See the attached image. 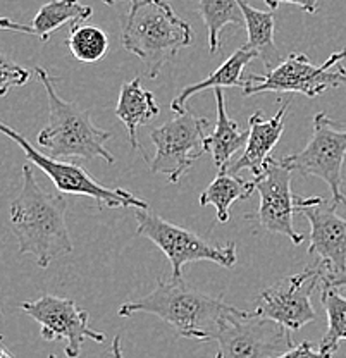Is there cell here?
I'll return each mask as SVG.
<instances>
[{"label": "cell", "mask_w": 346, "mask_h": 358, "mask_svg": "<svg viewBox=\"0 0 346 358\" xmlns=\"http://www.w3.org/2000/svg\"><path fill=\"white\" fill-rule=\"evenodd\" d=\"M48 358H57V355H54V353H52V355H50V357H48Z\"/></svg>", "instance_id": "cell-33"}, {"label": "cell", "mask_w": 346, "mask_h": 358, "mask_svg": "<svg viewBox=\"0 0 346 358\" xmlns=\"http://www.w3.org/2000/svg\"><path fill=\"white\" fill-rule=\"evenodd\" d=\"M159 112H161V109L155 102L154 93L141 87L138 78L122 83L117 106H115V115L124 124V128L128 129L133 148H141L140 141L136 140L138 138L136 131H138L140 126L147 124L148 121L157 117Z\"/></svg>", "instance_id": "cell-19"}, {"label": "cell", "mask_w": 346, "mask_h": 358, "mask_svg": "<svg viewBox=\"0 0 346 358\" xmlns=\"http://www.w3.org/2000/svg\"><path fill=\"white\" fill-rule=\"evenodd\" d=\"M208 124V119L183 110L161 128L152 129L150 138L155 145V157L150 162L152 173L167 176L171 182H180L192 169L193 162L207 152Z\"/></svg>", "instance_id": "cell-8"}, {"label": "cell", "mask_w": 346, "mask_h": 358, "mask_svg": "<svg viewBox=\"0 0 346 358\" xmlns=\"http://www.w3.org/2000/svg\"><path fill=\"white\" fill-rule=\"evenodd\" d=\"M135 217L138 222V236L147 238L162 250L164 255L169 259L174 279H181L183 267L189 262L207 260L228 268L236 264V245L233 241L226 245L210 243L193 231L166 221L150 208H136Z\"/></svg>", "instance_id": "cell-5"}, {"label": "cell", "mask_w": 346, "mask_h": 358, "mask_svg": "<svg viewBox=\"0 0 346 358\" xmlns=\"http://www.w3.org/2000/svg\"><path fill=\"white\" fill-rule=\"evenodd\" d=\"M0 358H14V357L7 352V348H3L2 346V348H0Z\"/></svg>", "instance_id": "cell-31"}, {"label": "cell", "mask_w": 346, "mask_h": 358, "mask_svg": "<svg viewBox=\"0 0 346 358\" xmlns=\"http://www.w3.org/2000/svg\"><path fill=\"white\" fill-rule=\"evenodd\" d=\"M68 201L61 193H48L36 181L29 164L23 167V186L10 203V226L21 255H33L45 268L59 257L73 252Z\"/></svg>", "instance_id": "cell-1"}, {"label": "cell", "mask_w": 346, "mask_h": 358, "mask_svg": "<svg viewBox=\"0 0 346 358\" xmlns=\"http://www.w3.org/2000/svg\"><path fill=\"white\" fill-rule=\"evenodd\" d=\"M35 74L45 88L48 99V122L38 133V145L45 154L59 160H90L100 157L109 166L114 164L115 157L106 147L110 133L92 121L90 112L62 100L47 69L36 66Z\"/></svg>", "instance_id": "cell-4"}, {"label": "cell", "mask_w": 346, "mask_h": 358, "mask_svg": "<svg viewBox=\"0 0 346 358\" xmlns=\"http://www.w3.org/2000/svg\"><path fill=\"white\" fill-rule=\"evenodd\" d=\"M193 29L167 0H131L121 21V43L138 55L150 80L181 50L193 43Z\"/></svg>", "instance_id": "cell-3"}, {"label": "cell", "mask_w": 346, "mask_h": 358, "mask_svg": "<svg viewBox=\"0 0 346 358\" xmlns=\"http://www.w3.org/2000/svg\"><path fill=\"white\" fill-rule=\"evenodd\" d=\"M289 109V102L282 103L273 117L266 119L262 110H257L248 119V141L243 154L234 164L228 167V173L238 174L241 171L248 169L254 178L260 176L267 164L273 160L274 147L281 140V134L284 131V115Z\"/></svg>", "instance_id": "cell-15"}, {"label": "cell", "mask_w": 346, "mask_h": 358, "mask_svg": "<svg viewBox=\"0 0 346 358\" xmlns=\"http://www.w3.org/2000/svg\"><path fill=\"white\" fill-rule=\"evenodd\" d=\"M92 14V7L85 6L80 0H50L45 6L40 7L36 16L28 24L3 17L0 21V26H2V29L24 33V35L36 36L42 42H48L52 33L59 31L62 26L69 24L73 28V26L80 24V22L90 20Z\"/></svg>", "instance_id": "cell-16"}, {"label": "cell", "mask_w": 346, "mask_h": 358, "mask_svg": "<svg viewBox=\"0 0 346 358\" xmlns=\"http://www.w3.org/2000/svg\"><path fill=\"white\" fill-rule=\"evenodd\" d=\"M215 341V358H277L293 346L289 331L255 312L231 317Z\"/></svg>", "instance_id": "cell-11"}, {"label": "cell", "mask_w": 346, "mask_h": 358, "mask_svg": "<svg viewBox=\"0 0 346 358\" xmlns=\"http://www.w3.org/2000/svg\"><path fill=\"white\" fill-rule=\"evenodd\" d=\"M66 47L69 48L71 55L76 61L93 64V62L102 61L109 50V38L106 31L99 26L92 24H80L73 26L68 35Z\"/></svg>", "instance_id": "cell-24"}, {"label": "cell", "mask_w": 346, "mask_h": 358, "mask_svg": "<svg viewBox=\"0 0 346 358\" xmlns=\"http://www.w3.org/2000/svg\"><path fill=\"white\" fill-rule=\"evenodd\" d=\"M277 358H326L321 350H314L310 341H301L298 345H293L288 352H284Z\"/></svg>", "instance_id": "cell-26"}, {"label": "cell", "mask_w": 346, "mask_h": 358, "mask_svg": "<svg viewBox=\"0 0 346 358\" xmlns=\"http://www.w3.org/2000/svg\"><path fill=\"white\" fill-rule=\"evenodd\" d=\"M266 3L271 7V10H276L281 3H295L308 14H315L319 9V0H266Z\"/></svg>", "instance_id": "cell-27"}, {"label": "cell", "mask_w": 346, "mask_h": 358, "mask_svg": "<svg viewBox=\"0 0 346 358\" xmlns=\"http://www.w3.org/2000/svg\"><path fill=\"white\" fill-rule=\"evenodd\" d=\"M291 174L293 171L273 159L264 173L254 179L260 196L257 217L266 231L289 238L293 245H301L303 234H300L293 224L301 196L293 195Z\"/></svg>", "instance_id": "cell-13"}, {"label": "cell", "mask_w": 346, "mask_h": 358, "mask_svg": "<svg viewBox=\"0 0 346 358\" xmlns=\"http://www.w3.org/2000/svg\"><path fill=\"white\" fill-rule=\"evenodd\" d=\"M338 205L317 196L308 207H300L301 214L310 222L308 253L317 255V262L326 267L327 274L346 272V219L336 212Z\"/></svg>", "instance_id": "cell-14"}, {"label": "cell", "mask_w": 346, "mask_h": 358, "mask_svg": "<svg viewBox=\"0 0 346 358\" xmlns=\"http://www.w3.org/2000/svg\"><path fill=\"white\" fill-rule=\"evenodd\" d=\"M326 272V267L317 262L303 272L279 279L269 288L260 291L254 312L260 319L273 320L289 333H296L317 319L312 305V293L317 286H322Z\"/></svg>", "instance_id": "cell-9"}, {"label": "cell", "mask_w": 346, "mask_h": 358, "mask_svg": "<svg viewBox=\"0 0 346 358\" xmlns=\"http://www.w3.org/2000/svg\"><path fill=\"white\" fill-rule=\"evenodd\" d=\"M254 189V181L238 178L236 174H231L228 171H219L214 181L200 195V205L202 207L212 205L215 208V212H217V221L224 224L229 221L231 205L238 200L250 199Z\"/></svg>", "instance_id": "cell-21"}, {"label": "cell", "mask_w": 346, "mask_h": 358, "mask_svg": "<svg viewBox=\"0 0 346 358\" xmlns=\"http://www.w3.org/2000/svg\"><path fill=\"white\" fill-rule=\"evenodd\" d=\"M115 2H117V0H103V3H107V6H113Z\"/></svg>", "instance_id": "cell-32"}, {"label": "cell", "mask_w": 346, "mask_h": 358, "mask_svg": "<svg viewBox=\"0 0 346 358\" xmlns=\"http://www.w3.org/2000/svg\"><path fill=\"white\" fill-rule=\"evenodd\" d=\"M21 310L40 324V336L45 341L66 339L64 353L68 358H78L85 339L103 343L106 334L88 326V312L78 308L69 298L43 294L35 301H23Z\"/></svg>", "instance_id": "cell-12"}, {"label": "cell", "mask_w": 346, "mask_h": 358, "mask_svg": "<svg viewBox=\"0 0 346 358\" xmlns=\"http://www.w3.org/2000/svg\"><path fill=\"white\" fill-rule=\"evenodd\" d=\"M110 357H113V358H124V355H122L121 336H115V338L113 339V348H110Z\"/></svg>", "instance_id": "cell-30"}, {"label": "cell", "mask_w": 346, "mask_h": 358, "mask_svg": "<svg viewBox=\"0 0 346 358\" xmlns=\"http://www.w3.org/2000/svg\"><path fill=\"white\" fill-rule=\"evenodd\" d=\"M345 59H346V48H343V50H340V52H334V54H331L329 57L324 61L322 67H324V69H333L334 66H338L341 61H345Z\"/></svg>", "instance_id": "cell-29"}, {"label": "cell", "mask_w": 346, "mask_h": 358, "mask_svg": "<svg viewBox=\"0 0 346 358\" xmlns=\"http://www.w3.org/2000/svg\"><path fill=\"white\" fill-rule=\"evenodd\" d=\"M322 286H331V288H346V272L343 274H324Z\"/></svg>", "instance_id": "cell-28"}, {"label": "cell", "mask_w": 346, "mask_h": 358, "mask_svg": "<svg viewBox=\"0 0 346 358\" xmlns=\"http://www.w3.org/2000/svg\"><path fill=\"white\" fill-rule=\"evenodd\" d=\"M240 6L248 31V42L245 45L252 48L259 55V59H262L267 69H273L279 61L277 48L274 45V29H276L274 10H259L252 7L247 0H240Z\"/></svg>", "instance_id": "cell-20"}, {"label": "cell", "mask_w": 346, "mask_h": 358, "mask_svg": "<svg viewBox=\"0 0 346 358\" xmlns=\"http://www.w3.org/2000/svg\"><path fill=\"white\" fill-rule=\"evenodd\" d=\"M214 96L215 103H217V121H215L214 131L207 134L206 145L207 152L212 154L215 167L219 171H228L233 155L243 147H247L248 129L243 131L240 124L228 115L224 102V90L215 88Z\"/></svg>", "instance_id": "cell-18"}, {"label": "cell", "mask_w": 346, "mask_h": 358, "mask_svg": "<svg viewBox=\"0 0 346 358\" xmlns=\"http://www.w3.org/2000/svg\"><path fill=\"white\" fill-rule=\"evenodd\" d=\"M199 10L207 28V43L210 54H215L221 48V33L224 26L245 24L240 0H199Z\"/></svg>", "instance_id": "cell-22"}, {"label": "cell", "mask_w": 346, "mask_h": 358, "mask_svg": "<svg viewBox=\"0 0 346 358\" xmlns=\"http://www.w3.org/2000/svg\"><path fill=\"white\" fill-rule=\"evenodd\" d=\"M321 300L327 315V331L321 341V353L333 358L340 348V343L346 339V298L331 286H321Z\"/></svg>", "instance_id": "cell-23"}, {"label": "cell", "mask_w": 346, "mask_h": 358, "mask_svg": "<svg viewBox=\"0 0 346 358\" xmlns=\"http://www.w3.org/2000/svg\"><path fill=\"white\" fill-rule=\"evenodd\" d=\"M29 80V71L23 66L10 62L6 55L0 57V95L6 96L10 88L23 87Z\"/></svg>", "instance_id": "cell-25"}, {"label": "cell", "mask_w": 346, "mask_h": 358, "mask_svg": "<svg viewBox=\"0 0 346 358\" xmlns=\"http://www.w3.org/2000/svg\"><path fill=\"white\" fill-rule=\"evenodd\" d=\"M0 131L6 136H9L14 143L20 145L21 150L24 152L26 159L31 164H35L38 169H42L55 188L61 193H69V195H80V196H90L99 203L100 208H121V207H135V208H148V203L145 200L138 199L133 193L126 192V189L115 188L110 189L107 186L96 182L80 164L64 162V160L54 159V157L47 155L45 152H40L29 143L28 140L16 129L9 128L6 122H0Z\"/></svg>", "instance_id": "cell-7"}, {"label": "cell", "mask_w": 346, "mask_h": 358, "mask_svg": "<svg viewBox=\"0 0 346 358\" xmlns=\"http://www.w3.org/2000/svg\"><path fill=\"white\" fill-rule=\"evenodd\" d=\"M245 96H254L259 93H300L305 96L322 95L327 88H346V67L338 66L336 69H324L314 66L305 54L293 52L276 67L266 74H250L243 78Z\"/></svg>", "instance_id": "cell-10"}, {"label": "cell", "mask_w": 346, "mask_h": 358, "mask_svg": "<svg viewBox=\"0 0 346 358\" xmlns=\"http://www.w3.org/2000/svg\"><path fill=\"white\" fill-rule=\"evenodd\" d=\"M259 57L252 48H248L247 45L238 48L233 55H229L210 76H207L206 80L199 81V83H193L189 87H185L174 96V100L171 102V110H174L176 114L186 110V102L192 99L193 95L196 93L203 92V90H215V88H233V87H240L243 88V71L245 67L250 64L254 59Z\"/></svg>", "instance_id": "cell-17"}, {"label": "cell", "mask_w": 346, "mask_h": 358, "mask_svg": "<svg viewBox=\"0 0 346 358\" xmlns=\"http://www.w3.org/2000/svg\"><path fill=\"white\" fill-rule=\"evenodd\" d=\"M314 129L307 147L293 155L282 157L279 162L293 173L322 179L331 189L336 205H346L343 193V164L346 157V129L333 121L326 112L314 115Z\"/></svg>", "instance_id": "cell-6"}, {"label": "cell", "mask_w": 346, "mask_h": 358, "mask_svg": "<svg viewBox=\"0 0 346 358\" xmlns=\"http://www.w3.org/2000/svg\"><path fill=\"white\" fill-rule=\"evenodd\" d=\"M119 315L133 317L136 313H150L174 327L183 338L199 341H215L224 324L231 317L243 310L231 307L222 298L208 296L192 288L181 279L162 281L159 279L155 289L135 301H126L119 307Z\"/></svg>", "instance_id": "cell-2"}]
</instances>
